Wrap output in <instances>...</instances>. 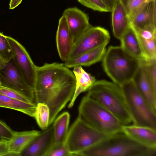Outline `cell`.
<instances>
[{"label":"cell","mask_w":156,"mask_h":156,"mask_svg":"<svg viewBox=\"0 0 156 156\" xmlns=\"http://www.w3.org/2000/svg\"><path fill=\"white\" fill-rule=\"evenodd\" d=\"M144 60L140 61L139 66L132 80L151 107L156 112V94L153 91L147 77Z\"/></svg>","instance_id":"14"},{"label":"cell","mask_w":156,"mask_h":156,"mask_svg":"<svg viewBox=\"0 0 156 156\" xmlns=\"http://www.w3.org/2000/svg\"><path fill=\"white\" fill-rule=\"evenodd\" d=\"M56 41L58 53L63 61H66L70 53L74 41L63 15L58 21Z\"/></svg>","instance_id":"15"},{"label":"cell","mask_w":156,"mask_h":156,"mask_svg":"<svg viewBox=\"0 0 156 156\" xmlns=\"http://www.w3.org/2000/svg\"><path fill=\"white\" fill-rule=\"evenodd\" d=\"M50 111L48 106L43 103H37L34 118L39 127L43 130L49 126Z\"/></svg>","instance_id":"25"},{"label":"cell","mask_w":156,"mask_h":156,"mask_svg":"<svg viewBox=\"0 0 156 156\" xmlns=\"http://www.w3.org/2000/svg\"><path fill=\"white\" fill-rule=\"evenodd\" d=\"M73 72L76 80V86L73 96L68 107H72L78 96L81 93L88 90L97 81L94 77L87 73L81 66L73 68Z\"/></svg>","instance_id":"21"},{"label":"cell","mask_w":156,"mask_h":156,"mask_svg":"<svg viewBox=\"0 0 156 156\" xmlns=\"http://www.w3.org/2000/svg\"><path fill=\"white\" fill-rule=\"evenodd\" d=\"M0 85H1V83H0Z\"/></svg>","instance_id":"37"},{"label":"cell","mask_w":156,"mask_h":156,"mask_svg":"<svg viewBox=\"0 0 156 156\" xmlns=\"http://www.w3.org/2000/svg\"><path fill=\"white\" fill-rule=\"evenodd\" d=\"M1 140H0V144H1Z\"/></svg>","instance_id":"36"},{"label":"cell","mask_w":156,"mask_h":156,"mask_svg":"<svg viewBox=\"0 0 156 156\" xmlns=\"http://www.w3.org/2000/svg\"><path fill=\"white\" fill-rule=\"evenodd\" d=\"M120 86L126 100L132 124L156 129V112L151 107L132 80Z\"/></svg>","instance_id":"6"},{"label":"cell","mask_w":156,"mask_h":156,"mask_svg":"<svg viewBox=\"0 0 156 156\" xmlns=\"http://www.w3.org/2000/svg\"><path fill=\"white\" fill-rule=\"evenodd\" d=\"M37 106L35 102L29 103L13 99L0 93V107L12 109L34 118Z\"/></svg>","instance_id":"23"},{"label":"cell","mask_w":156,"mask_h":156,"mask_svg":"<svg viewBox=\"0 0 156 156\" xmlns=\"http://www.w3.org/2000/svg\"><path fill=\"white\" fill-rule=\"evenodd\" d=\"M109 136L96 130L78 116L68 130L64 144L74 156Z\"/></svg>","instance_id":"7"},{"label":"cell","mask_w":156,"mask_h":156,"mask_svg":"<svg viewBox=\"0 0 156 156\" xmlns=\"http://www.w3.org/2000/svg\"><path fill=\"white\" fill-rule=\"evenodd\" d=\"M131 26L136 35L145 60L156 59V31L142 30Z\"/></svg>","instance_id":"19"},{"label":"cell","mask_w":156,"mask_h":156,"mask_svg":"<svg viewBox=\"0 0 156 156\" xmlns=\"http://www.w3.org/2000/svg\"><path fill=\"white\" fill-rule=\"evenodd\" d=\"M77 0V1L78 0Z\"/></svg>","instance_id":"38"},{"label":"cell","mask_w":156,"mask_h":156,"mask_svg":"<svg viewBox=\"0 0 156 156\" xmlns=\"http://www.w3.org/2000/svg\"><path fill=\"white\" fill-rule=\"evenodd\" d=\"M83 5L94 10L101 12H109L101 0H78Z\"/></svg>","instance_id":"29"},{"label":"cell","mask_w":156,"mask_h":156,"mask_svg":"<svg viewBox=\"0 0 156 156\" xmlns=\"http://www.w3.org/2000/svg\"><path fill=\"white\" fill-rule=\"evenodd\" d=\"M13 52L7 39V36L0 32V57L5 62L13 58Z\"/></svg>","instance_id":"26"},{"label":"cell","mask_w":156,"mask_h":156,"mask_svg":"<svg viewBox=\"0 0 156 156\" xmlns=\"http://www.w3.org/2000/svg\"><path fill=\"white\" fill-rule=\"evenodd\" d=\"M62 15L74 41L92 26L87 15L76 7L66 9Z\"/></svg>","instance_id":"11"},{"label":"cell","mask_w":156,"mask_h":156,"mask_svg":"<svg viewBox=\"0 0 156 156\" xmlns=\"http://www.w3.org/2000/svg\"><path fill=\"white\" fill-rule=\"evenodd\" d=\"M43 130L30 142L20 156H45L54 143L52 125Z\"/></svg>","instance_id":"12"},{"label":"cell","mask_w":156,"mask_h":156,"mask_svg":"<svg viewBox=\"0 0 156 156\" xmlns=\"http://www.w3.org/2000/svg\"><path fill=\"white\" fill-rule=\"evenodd\" d=\"M78 116L99 132L108 135L123 133L124 126L112 113L87 94L82 99Z\"/></svg>","instance_id":"4"},{"label":"cell","mask_w":156,"mask_h":156,"mask_svg":"<svg viewBox=\"0 0 156 156\" xmlns=\"http://www.w3.org/2000/svg\"><path fill=\"white\" fill-rule=\"evenodd\" d=\"M45 156H73L65 144L53 143Z\"/></svg>","instance_id":"28"},{"label":"cell","mask_w":156,"mask_h":156,"mask_svg":"<svg viewBox=\"0 0 156 156\" xmlns=\"http://www.w3.org/2000/svg\"><path fill=\"white\" fill-rule=\"evenodd\" d=\"M114 37L120 40L130 25V21L123 0H117L111 12Z\"/></svg>","instance_id":"17"},{"label":"cell","mask_w":156,"mask_h":156,"mask_svg":"<svg viewBox=\"0 0 156 156\" xmlns=\"http://www.w3.org/2000/svg\"><path fill=\"white\" fill-rule=\"evenodd\" d=\"M5 63L0 57V70L3 69L5 66Z\"/></svg>","instance_id":"34"},{"label":"cell","mask_w":156,"mask_h":156,"mask_svg":"<svg viewBox=\"0 0 156 156\" xmlns=\"http://www.w3.org/2000/svg\"><path fill=\"white\" fill-rule=\"evenodd\" d=\"M110 39L109 33L105 29L101 27L91 26L74 41L67 60L101 46L107 45Z\"/></svg>","instance_id":"8"},{"label":"cell","mask_w":156,"mask_h":156,"mask_svg":"<svg viewBox=\"0 0 156 156\" xmlns=\"http://www.w3.org/2000/svg\"><path fill=\"white\" fill-rule=\"evenodd\" d=\"M0 82L1 85L18 92L35 102L34 90L24 81L12 59L0 70Z\"/></svg>","instance_id":"10"},{"label":"cell","mask_w":156,"mask_h":156,"mask_svg":"<svg viewBox=\"0 0 156 156\" xmlns=\"http://www.w3.org/2000/svg\"><path fill=\"white\" fill-rule=\"evenodd\" d=\"M119 40L120 47L126 52L140 61L145 60L136 35L130 24Z\"/></svg>","instance_id":"22"},{"label":"cell","mask_w":156,"mask_h":156,"mask_svg":"<svg viewBox=\"0 0 156 156\" xmlns=\"http://www.w3.org/2000/svg\"><path fill=\"white\" fill-rule=\"evenodd\" d=\"M104 70L113 82L121 86L132 80L140 60L126 52L120 46H110L102 60Z\"/></svg>","instance_id":"5"},{"label":"cell","mask_w":156,"mask_h":156,"mask_svg":"<svg viewBox=\"0 0 156 156\" xmlns=\"http://www.w3.org/2000/svg\"><path fill=\"white\" fill-rule=\"evenodd\" d=\"M109 11L111 12L117 0H101Z\"/></svg>","instance_id":"32"},{"label":"cell","mask_w":156,"mask_h":156,"mask_svg":"<svg viewBox=\"0 0 156 156\" xmlns=\"http://www.w3.org/2000/svg\"><path fill=\"white\" fill-rule=\"evenodd\" d=\"M0 145V156H10L7 146L8 140L1 139Z\"/></svg>","instance_id":"31"},{"label":"cell","mask_w":156,"mask_h":156,"mask_svg":"<svg viewBox=\"0 0 156 156\" xmlns=\"http://www.w3.org/2000/svg\"><path fill=\"white\" fill-rule=\"evenodd\" d=\"M87 94L115 116L124 126L133 124L125 96L120 86L105 80L96 81Z\"/></svg>","instance_id":"3"},{"label":"cell","mask_w":156,"mask_h":156,"mask_svg":"<svg viewBox=\"0 0 156 156\" xmlns=\"http://www.w3.org/2000/svg\"><path fill=\"white\" fill-rule=\"evenodd\" d=\"M70 115L64 112L59 115L53 122L54 140L55 144H64L68 131Z\"/></svg>","instance_id":"24"},{"label":"cell","mask_w":156,"mask_h":156,"mask_svg":"<svg viewBox=\"0 0 156 156\" xmlns=\"http://www.w3.org/2000/svg\"><path fill=\"white\" fill-rule=\"evenodd\" d=\"M133 27L142 30L156 31V0L145 4L130 21Z\"/></svg>","instance_id":"13"},{"label":"cell","mask_w":156,"mask_h":156,"mask_svg":"<svg viewBox=\"0 0 156 156\" xmlns=\"http://www.w3.org/2000/svg\"><path fill=\"white\" fill-rule=\"evenodd\" d=\"M14 131L0 119V138L8 140L12 136Z\"/></svg>","instance_id":"30"},{"label":"cell","mask_w":156,"mask_h":156,"mask_svg":"<svg viewBox=\"0 0 156 156\" xmlns=\"http://www.w3.org/2000/svg\"><path fill=\"white\" fill-rule=\"evenodd\" d=\"M41 132L35 130L14 131L12 137L8 140V148L10 156H20L23 151Z\"/></svg>","instance_id":"18"},{"label":"cell","mask_w":156,"mask_h":156,"mask_svg":"<svg viewBox=\"0 0 156 156\" xmlns=\"http://www.w3.org/2000/svg\"><path fill=\"white\" fill-rule=\"evenodd\" d=\"M130 0H126L125 2H126V1H130Z\"/></svg>","instance_id":"35"},{"label":"cell","mask_w":156,"mask_h":156,"mask_svg":"<svg viewBox=\"0 0 156 156\" xmlns=\"http://www.w3.org/2000/svg\"><path fill=\"white\" fill-rule=\"evenodd\" d=\"M105 45L85 52L76 57L64 62L69 68L77 66H89L102 60L106 51Z\"/></svg>","instance_id":"20"},{"label":"cell","mask_w":156,"mask_h":156,"mask_svg":"<svg viewBox=\"0 0 156 156\" xmlns=\"http://www.w3.org/2000/svg\"><path fill=\"white\" fill-rule=\"evenodd\" d=\"M7 38L13 52L12 60L14 65L26 83L34 90L37 66L21 44L11 37L7 36Z\"/></svg>","instance_id":"9"},{"label":"cell","mask_w":156,"mask_h":156,"mask_svg":"<svg viewBox=\"0 0 156 156\" xmlns=\"http://www.w3.org/2000/svg\"><path fill=\"white\" fill-rule=\"evenodd\" d=\"M156 148L147 147L123 133L110 135L77 153L81 156H155Z\"/></svg>","instance_id":"2"},{"label":"cell","mask_w":156,"mask_h":156,"mask_svg":"<svg viewBox=\"0 0 156 156\" xmlns=\"http://www.w3.org/2000/svg\"><path fill=\"white\" fill-rule=\"evenodd\" d=\"M76 86L73 71L64 63L55 62L37 66L35 101L36 103H44L49 108V126L72 99Z\"/></svg>","instance_id":"1"},{"label":"cell","mask_w":156,"mask_h":156,"mask_svg":"<svg viewBox=\"0 0 156 156\" xmlns=\"http://www.w3.org/2000/svg\"><path fill=\"white\" fill-rule=\"evenodd\" d=\"M22 0H10L9 4V9H13L17 7L21 2Z\"/></svg>","instance_id":"33"},{"label":"cell","mask_w":156,"mask_h":156,"mask_svg":"<svg viewBox=\"0 0 156 156\" xmlns=\"http://www.w3.org/2000/svg\"><path fill=\"white\" fill-rule=\"evenodd\" d=\"M123 132L136 142L147 147L156 148V129L133 124L124 126Z\"/></svg>","instance_id":"16"},{"label":"cell","mask_w":156,"mask_h":156,"mask_svg":"<svg viewBox=\"0 0 156 156\" xmlns=\"http://www.w3.org/2000/svg\"><path fill=\"white\" fill-rule=\"evenodd\" d=\"M0 93L9 98L24 102L36 103L18 92L1 85H0Z\"/></svg>","instance_id":"27"}]
</instances>
